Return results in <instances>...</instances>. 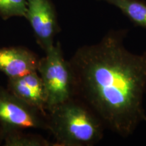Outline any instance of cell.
Here are the masks:
<instances>
[{
	"mask_svg": "<svg viewBox=\"0 0 146 146\" xmlns=\"http://www.w3.org/2000/svg\"><path fill=\"white\" fill-rule=\"evenodd\" d=\"M0 134L5 146H54V142L44 137L21 129H0Z\"/></svg>",
	"mask_w": 146,
	"mask_h": 146,
	"instance_id": "ba28073f",
	"label": "cell"
},
{
	"mask_svg": "<svg viewBox=\"0 0 146 146\" xmlns=\"http://www.w3.org/2000/svg\"><path fill=\"white\" fill-rule=\"evenodd\" d=\"M27 0H0V16L4 21L13 17L25 18Z\"/></svg>",
	"mask_w": 146,
	"mask_h": 146,
	"instance_id": "30bf717a",
	"label": "cell"
},
{
	"mask_svg": "<svg viewBox=\"0 0 146 146\" xmlns=\"http://www.w3.org/2000/svg\"><path fill=\"white\" fill-rule=\"evenodd\" d=\"M40 58L27 47H0V72L8 78L21 76L37 70Z\"/></svg>",
	"mask_w": 146,
	"mask_h": 146,
	"instance_id": "8992f818",
	"label": "cell"
},
{
	"mask_svg": "<svg viewBox=\"0 0 146 146\" xmlns=\"http://www.w3.org/2000/svg\"><path fill=\"white\" fill-rule=\"evenodd\" d=\"M7 89L23 102L47 114L44 87L37 70L8 78Z\"/></svg>",
	"mask_w": 146,
	"mask_h": 146,
	"instance_id": "52a82bcc",
	"label": "cell"
},
{
	"mask_svg": "<svg viewBox=\"0 0 146 146\" xmlns=\"http://www.w3.org/2000/svg\"><path fill=\"white\" fill-rule=\"evenodd\" d=\"M37 72L44 87L47 112L74 97L72 70L60 42H56L40 58Z\"/></svg>",
	"mask_w": 146,
	"mask_h": 146,
	"instance_id": "3957f363",
	"label": "cell"
},
{
	"mask_svg": "<svg viewBox=\"0 0 146 146\" xmlns=\"http://www.w3.org/2000/svg\"><path fill=\"white\" fill-rule=\"evenodd\" d=\"M47 118L54 146H92L104 137L102 120L75 97L49 110Z\"/></svg>",
	"mask_w": 146,
	"mask_h": 146,
	"instance_id": "7a4b0ae2",
	"label": "cell"
},
{
	"mask_svg": "<svg viewBox=\"0 0 146 146\" xmlns=\"http://www.w3.org/2000/svg\"><path fill=\"white\" fill-rule=\"evenodd\" d=\"M127 34L110 31L98 43L78 47L68 60L74 97L90 108L106 129L124 138L146 116V51L130 52L125 45Z\"/></svg>",
	"mask_w": 146,
	"mask_h": 146,
	"instance_id": "6da1fadb",
	"label": "cell"
},
{
	"mask_svg": "<svg viewBox=\"0 0 146 146\" xmlns=\"http://www.w3.org/2000/svg\"><path fill=\"white\" fill-rule=\"evenodd\" d=\"M112 4L136 26L146 29V3L140 0H100Z\"/></svg>",
	"mask_w": 146,
	"mask_h": 146,
	"instance_id": "9c48e42d",
	"label": "cell"
},
{
	"mask_svg": "<svg viewBox=\"0 0 146 146\" xmlns=\"http://www.w3.org/2000/svg\"><path fill=\"white\" fill-rule=\"evenodd\" d=\"M144 122H145V123H146V116H145V117H144Z\"/></svg>",
	"mask_w": 146,
	"mask_h": 146,
	"instance_id": "7c38bea8",
	"label": "cell"
},
{
	"mask_svg": "<svg viewBox=\"0 0 146 146\" xmlns=\"http://www.w3.org/2000/svg\"><path fill=\"white\" fill-rule=\"evenodd\" d=\"M1 143H2V139H1V134H0V145H1Z\"/></svg>",
	"mask_w": 146,
	"mask_h": 146,
	"instance_id": "8fae6325",
	"label": "cell"
},
{
	"mask_svg": "<svg viewBox=\"0 0 146 146\" xmlns=\"http://www.w3.org/2000/svg\"><path fill=\"white\" fill-rule=\"evenodd\" d=\"M48 129L47 114L0 87V129Z\"/></svg>",
	"mask_w": 146,
	"mask_h": 146,
	"instance_id": "277c9868",
	"label": "cell"
},
{
	"mask_svg": "<svg viewBox=\"0 0 146 146\" xmlns=\"http://www.w3.org/2000/svg\"><path fill=\"white\" fill-rule=\"evenodd\" d=\"M25 18L30 24L36 43L44 52L54 45L60 28L57 14L51 0H27Z\"/></svg>",
	"mask_w": 146,
	"mask_h": 146,
	"instance_id": "5b68a950",
	"label": "cell"
}]
</instances>
